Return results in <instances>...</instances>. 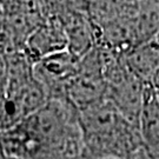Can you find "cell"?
<instances>
[{
	"label": "cell",
	"instance_id": "2",
	"mask_svg": "<svg viewBox=\"0 0 159 159\" xmlns=\"http://www.w3.org/2000/svg\"><path fill=\"white\" fill-rule=\"evenodd\" d=\"M102 48L96 45L79 60L78 71L66 87V97L78 111L106 99Z\"/></svg>",
	"mask_w": 159,
	"mask_h": 159
},
{
	"label": "cell",
	"instance_id": "1",
	"mask_svg": "<svg viewBox=\"0 0 159 159\" xmlns=\"http://www.w3.org/2000/svg\"><path fill=\"white\" fill-rule=\"evenodd\" d=\"M85 154L96 159H129L145 148L139 127L107 99L79 111Z\"/></svg>",
	"mask_w": 159,
	"mask_h": 159
},
{
	"label": "cell",
	"instance_id": "6",
	"mask_svg": "<svg viewBox=\"0 0 159 159\" xmlns=\"http://www.w3.org/2000/svg\"><path fill=\"white\" fill-rule=\"evenodd\" d=\"M73 159H96V158H92V157H90V156H87V154H81V156H79V157H77V158H73Z\"/></svg>",
	"mask_w": 159,
	"mask_h": 159
},
{
	"label": "cell",
	"instance_id": "5",
	"mask_svg": "<svg viewBox=\"0 0 159 159\" xmlns=\"http://www.w3.org/2000/svg\"><path fill=\"white\" fill-rule=\"evenodd\" d=\"M125 67L145 85H152L156 74L159 71V43L151 40L121 56Z\"/></svg>",
	"mask_w": 159,
	"mask_h": 159
},
{
	"label": "cell",
	"instance_id": "4",
	"mask_svg": "<svg viewBox=\"0 0 159 159\" xmlns=\"http://www.w3.org/2000/svg\"><path fill=\"white\" fill-rule=\"evenodd\" d=\"M65 50H67V37L60 21L52 16L30 34L23 51L34 65L44 58Z\"/></svg>",
	"mask_w": 159,
	"mask_h": 159
},
{
	"label": "cell",
	"instance_id": "3",
	"mask_svg": "<svg viewBox=\"0 0 159 159\" xmlns=\"http://www.w3.org/2000/svg\"><path fill=\"white\" fill-rule=\"evenodd\" d=\"M79 60L65 50L34 64V77L45 87L48 98H67L66 87L78 71Z\"/></svg>",
	"mask_w": 159,
	"mask_h": 159
}]
</instances>
